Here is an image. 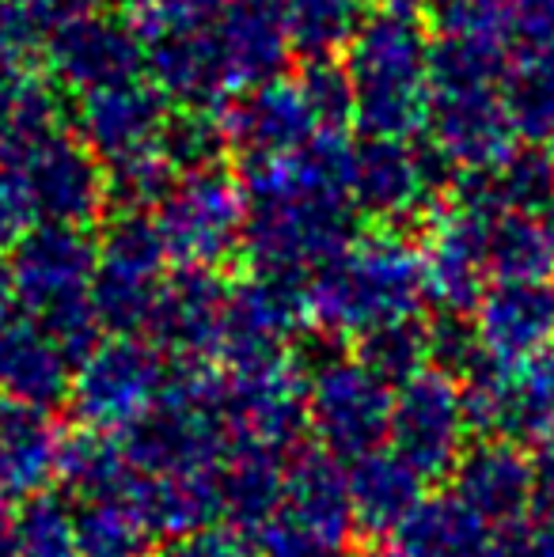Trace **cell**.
I'll return each instance as SVG.
<instances>
[]
</instances>
